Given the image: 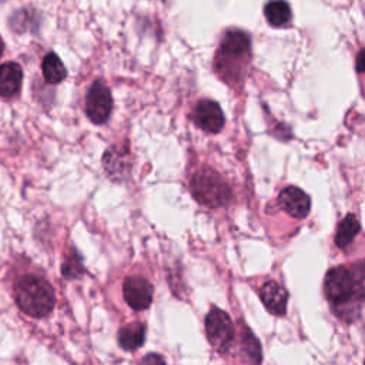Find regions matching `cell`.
Segmentation results:
<instances>
[{"label":"cell","instance_id":"obj_1","mask_svg":"<svg viewBox=\"0 0 365 365\" xmlns=\"http://www.w3.org/2000/svg\"><path fill=\"white\" fill-rule=\"evenodd\" d=\"M16 302L24 314L33 318L47 317L56 302L53 287L41 277L24 275L16 287Z\"/></svg>","mask_w":365,"mask_h":365},{"label":"cell","instance_id":"obj_2","mask_svg":"<svg viewBox=\"0 0 365 365\" xmlns=\"http://www.w3.org/2000/svg\"><path fill=\"white\" fill-rule=\"evenodd\" d=\"M250 36L238 29L227 30L215 56V68L221 76L240 73V66L250 53Z\"/></svg>","mask_w":365,"mask_h":365},{"label":"cell","instance_id":"obj_3","mask_svg":"<svg viewBox=\"0 0 365 365\" xmlns=\"http://www.w3.org/2000/svg\"><path fill=\"white\" fill-rule=\"evenodd\" d=\"M190 187L194 198L207 207H221L231 198V190L227 181L210 168L197 171L191 177Z\"/></svg>","mask_w":365,"mask_h":365},{"label":"cell","instance_id":"obj_4","mask_svg":"<svg viewBox=\"0 0 365 365\" xmlns=\"http://www.w3.org/2000/svg\"><path fill=\"white\" fill-rule=\"evenodd\" d=\"M324 292L329 304L335 308L346 305L349 301L355 299L354 277L351 269L342 265L331 268L325 275Z\"/></svg>","mask_w":365,"mask_h":365},{"label":"cell","instance_id":"obj_5","mask_svg":"<svg viewBox=\"0 0 365 365\" xmlns=\"http://www.w3.org/2000/svg\"><path fill=\"white\" fill-rule=\"evenodd\" d=\"M205 332L210 344L221 354H225L235 336V328L230 315L212 308L205 317Z\"/></svg>","mask_w":365,"mask_h":365},{"label":"cell","instance_id":"obj_6","mask_svg":"<svg viewBox=\"0 0 365 365\" xmlns=\"http://www.w3.org/2000/svg\"><path fill=\"white\" fill-rule=\"evenodd\" d=\"M113 110V97L103 81H94L86 97V114L94 124H104Z\"/></svg>","mask_w":365,"mask_h":365},{"label":"cell","instance_id":"obj_7","mask_svg":"<svg viewBox=\"0 0 365 365\" xmlns=\"http://www.w3.org/2000/svg\"><path fill=\"white\" fill-rule=\"evenodd\" d=\"M123 294L125 302L135 311L147 309L153 301V287L141 275H131L124 279Z\"/></svg>","mask_w":365,"mask_h":365},{"label":"cell","instance_id":"obj_8","mask_svg":"<svg viewBox=\"0 0 365 365\" xmlns=\"http://www.w3.org/2000/svg\"><path fill=\"white\" fill-rule=\"evenodd\" d=\"M191 118L197 127L207 133L221 131L225 123L221 107L212 100H200L191 113Z\"/></svg>","mask_w":365,"mask_h":365},{"label":"cell","instance_id":"obj_9","mask_svg":"<svg viewBox=\"0 0 365 365\" xmlns=\"http://www.w3.org/2000/svg\"><path fill=\"white\" fill-rule=\"evenodd\" d=\"M278 202L284 211H287L291 217L305 218L309 212L311 201L309 197L297 187H287L279 192Z\"/></svg>","mask_w":365,"mask_h":365},{"label":"cell","instance_id":"obj_10","mask_svg":"<svg viewBox=\"0 0 365 365\" xmlns=\"http://www.w3.org/2000/svg\"><path fill=\"white\" fill-rule=\"evenodd\" d=\"M103 167L107 175L115 181L127 178L130 174V155L121 147H110L103 157Z\"/></svg>","mask_w":365,"mask_h":365},{"label":"cell","instance_id":"obj_11","mask_svg":"<svg viewBox=\"0 0 365 365\" xmlns=\"http://www.w3.org/2000/svg\"><path fill=\"white\" fill-rule=\"evenodd\" d=\"M259 297L265 308L278 317L285 315L288 292L275 281H267L259 291Z\"/></svg>","mask_w":365,"mask_h":365},{"label":"cell","instance_id":"obj_12","mask_svg":"<svg viewBox=\"0 0 365 365\" xmlns=\"http://www.w3.org/2000/svg\"><path fill=\"white\" fill-rule=\"evenodd\" d=\"M23 81V70L19 63L7 61L0 64V97L11 98L19 94Z\"/></svg>","mask_w":365,"mask_h":365},{"label":"cell","instance_id":"obj_13","mask_svg":"<svg viewBox=\"0 0 365 365\" xmlns=\"http://www.w3.org/2000/svg\"><path fill=\"white\" fill-rule=\"evenodd\" d=\"M145 327L141 322L127 324L118 331V344L125 351H134L144 344Z\"/></svg>","mask_w":365,"mask_h":365},{"label":"cell","instance_id":"obj_14","mask_svg":"<svg viewBox=\"0 0 365 365\" xmlns=\"http://www.w3.org/2000/svg\"><path fill=\"white\" fill-rule=\"evenodd\" d=\"M43 77L50 84H58L67 77V70L56 53H48L41 61Z\"/></svg>","mask_w":365,"mask_h":365},{"label":"cell","instance_id":"obj_15","mask_svg":"<svg viewBox=\"0 0 365 365\" xmlns=\"http://www.w3.org/2000/svg\"><path fill=\"white\" fill-rule=\"evenodd\" d=\"M265 19L274 27L285 26L291 20V9L285 0H271L264 9Z\"/></svg>","mask_w":365,"mask_h":365},{"label":"cell","instance_id":"obj_16","mask_svg":"<svg viewBox=\"0 0 365 365\" xmlns=\"http://www.w3.org/2000/svg\"><path fill=\"white\" fill-rule=\"evenodd\" d=\"M359 231V221L356 220V217L354 214H348L339 224L336 228V234H335V244L339 248H346L352 240L355 238V235Z\"/></svg>","mask_w":365,"mask_h":365},{"label":"cell","instance_id":"obj_17","mask_svg":"<svg viewBox=\"0 0 365 365\" xmlns=\"http://www.w3.org/2000/svg\"><path fill=\"white\" fill-rule=\"evenodd\" d=\"M241 345H242V352L248 358V361L252 365H259L261 362V346L258 339L252 335V332L245 328L241 335Z\"/></svg>","mask_w":365,"mask_h":365},{"label":"cell","instance_id":"obj_18","mask_svg":"<svg viewBox=\"0 0 365 365\" xmlns=\"http://www.w3.org/2000/svg\"><path fill=\"white\" fill-rule=\"evenodd\" d=\"M61 272L66 278H76L84 272L81 258L77 255L76 251H71V254L66 258L61 267Z\"/></svg>","mask_w":365,"mask_h":365},{"label":"cell","instance_id":"obj_19","mask_svg":"<svg viewBox=\"0 0 365 365\" xmlns=\"http://www.w3.org/2000/svg\"><path fill=\"white\" fill-rule=\"evenodd\" d=\"M352 277H354V289H355V298L365 301V261H361L355 264L351 268Z\"/></svg>","mask_w":365,"mask_h":365},{"label":"cell","instance_id":"obj_20","mask_svg":"<svg viewBox=\"0 0 365 365\" xmlns=\"http://www.w3.org/2000/svg\"><path fill=\"white\" fill-rule=\"evenodd\" d=\"M141 365H165V361L161 355L150 352L141 359Z\"/></svg>","mask_w":365,"mask_h":365},{"label":"cell","instance_id":"obj_21","mask_svg":"<svg viewBox=\"0 0 365 365\" xmlns=\"http://www.w3.org/2000/svg\"><path fill=\"white\" fill-rule=\"evenodd\" d=\"M356 70L359 73H365V48H362L356 56Z\"/></svg>","mask_w":365,"mask_h":365},{"label":"cell","instance_id":"obj_22","mask_svg":"<svg viewBox=\"0 0 365 365\" xmlns=\"http://www.w3.org/2000/svg\"><path fill=\"white\" fill-rule=\"evenodd\" d=\"M3 48H4V46H3V41H1V37H0V57L3 54Z\"/></svg>","mask_w":365,"mask_h":365}]
</instances>
